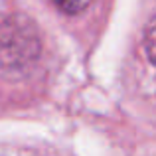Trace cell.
<instances>
[{"instance_id": "2", "label": "cell", "mask_w": 156, "mask_h": 156, "mask_svg": "<svg viewBox=\"0 0 156 156\" xmlns=\"http://www.w3.org/2000/svg\"><path fill=\"white\" fill-rule=\"evenodd\" d=\"M89 2L91 0H53V4L65 14H79L81 10L89 6Z\"/></svg>"}, {"instance_id": "1", "label": "cell", "mask_w": 156, "mask_h": 156, "mask_svg": "<svg viewBox=\"0 0 156 156\" xmlns=\"http://www.w3.org/2000/svg\"><path fill=\"white\" fill-rule=\"evenodd\" d=\"M144 46H146V53H148L150 61L156 65V16L150 20L148 28L144 34Z\"/></svg>"}]
</instances>
